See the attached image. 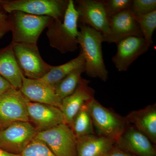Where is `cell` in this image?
<instances>
[{"instance_id": "e0dca14e", "label": "cell", "mask_w": 156, "mask_h": 156, "mask_svg": "<svg viewBox=\"0 0 156 156\" xmlns=\"http://www.w3.org/2000/svg\"><path fill=\"white\" fill-rule=\"evenodd\" d=\"M128 124L145 134L154 144H156V105L133 111L126 117Z\"/></svg>"}, {"instance_id": "277c9868", "label": "cell", "mask_w": 156, "mask_h": 156, "mask_svg": "<svg viewBox=\"0 0 156 156\" xmlns=\"http://www.w3.org/2000/svg\"><path fill=\"white\" fill-rule=\"evenodd\" d=\"M87 105L97 135L116 141L129 124L126 117L105 107L95 98Z\"/></svg>"}, {"instance_id": "5b68a950", "label": "cell", "mask_w": 156, "mask_h": 156, "mask_svg": "<svg viewBox=\"0 0 156 156\" xmlns=\"http://www.w3.org/2000/svg\"><path fill=\"white\" fill-rule=\"evenodd\" d=\"M69 0H14L1 1L6 12L19 11L37 16H50L63 20Z\"/></svg>"}, {"instance_id": "8992f818", "label": "cell", "mask_w": 156, "mask_h": 156, "mask_svg": "<svg viewBox=\"0 0 156 156\" xmlns=\"http://www.w3.org/2000/svg\"><path fill=\"white\" fill-rule=\"evenodd\" d=\"M35 139L44 143L56 156H76L77 139L65 123L37 132Z\"/></svg>"}, {"instance_id": "d4e9b609", "label": "cell", "mask_w": 156, "mask_h": 156, "mask_svg": "<svg viewBox=\"0 0 156 156\" xmlns=\"http://www.w3.org/2000/svg\"><path fill=\"white\" fill-rule=\"evenodd\" d=\"M109 19L122 11L130 9L132 0H103Z\"/></svg>"}, {"instance_id": "7c38bea8", "label": "cell", "mask_w": 156, "mask_h": 156, "mask_svg": "<svg viewBox=\"0 0 156 156\" xmlns=\"http://www.w3.org/2000/svg\"><path fill=\"white\" fill-rule=\"evenodd\" d=\"M117 50L112 61L119 72L128 70L140 56L147 52L151 45L143 37L131 36L116 44Z\"/></svg>"}, {"instance_id": "603a6c76", "label": "cell", "mask_w": 156, "mask_h": 156, "mask_svg": "<svg viewBox=\"0 0 156 156\" xmlns=\"http://www.w3.org/2000/svg\"><path fill=\"white\" fill-rule=\"evenodd\" d=\"M135 17L143 37L151 45L153 44V35L156 29V11L145 15L135 16Z\"/></svg>"}, {"instance_id": "9a60e30c", "label": "cell", "mask_w": 156, "mask_h": 156, "mask_svg": "<svg viewBox=\"0 0 156 156\" xmlns=\"http://www.w3.org/2000/svg\"><path fill=\"white\" fill-rule=\"evenodd\" d=\"M90 82L81 78L75 91L62 100L60 109L63 113L65 124L70 128L73 119L81 108L95 98V91L89 86Z\"/></svg>"}, {"instance_id": "7402d4cb", "label": "cell", "mask_w": 156, "mask_h": 156, "mask_svg": "<svg viewBox=\"0 0 156 156\" xmlns=\"http://www.w3.org/2000/svg\"><path fill=\"white\" fill-rule=\"evenodd\" d=\"M85 72V64L74 70L62 80L54 88L56 95L62 100L72 94L77 87L83 73Z\"/></svg>"}, {"instance_id": "cb8c5ba5", "label": "cell", "mask_w": 156, "mask_h": 156, "mask_svg": "<svg viewBox=\"0 0 156 156\" xmlns=\"http://www.w3.org/2000/svg\"><path fill=\"white\" fill-rule=\"evenodd\" d=\"M20 155L21 156H56L44 143L35 138Z\"/></svg>"}, {"instance_id": "9c48e42d", "label": "cell", "mask_w": 156, "mask_h": 156, "mask_svg": "<svg viewBox=\"0 0 156 156\" xmlns=\"http://www.w3.org/2000/svg\"><path fill=\"white\" fill-rule=\"evenodd\" d=\"M30 122H17L0 131V147L11 153L20 154L37 134Z\"/></svg>"}, {"instance_id": "8fae6325", "label": "cell", "mask_w": 156, "mask_h": 156, "mask_svg": "<svg viewBox=\"0 0 156 156\" xmlns=\"http://www.w3.org/2000/svg\"><path fill=\"white\" fill-rule=\"evenodd\" d=\"M131 36L143 37L135 15L129 9L109 18L108 32L103 36V42L117 44Z\"/></svg>"}, {"instance_id": "30bf717a", "label": "cell", "mask_w": 156, "mask_h": 156, "mask_svg": "<svg viewBox=\"0 0 156 156\" xmlns=\"http://www.w3.org/2000/svg\"><path fill=\"white\" fill-rule=\"evenodd\" d=\"M79 13V23L85 24L105 35L109 30V18L103 1L77 0L74 2Z\"/></svg>"}, {"instance_id": "4fadbf2b", "label": "cell", "mask_w": 156, "mask_h": 156, "mask_svg": "<svg viewBox=\"0 0 156 156\" xmlns=\"http://www.w3.org/2000/svg\"><path fill=\"white\" fill-rule=\"evenodd\" d=\"M115 145L133 155L156 156L155 148L150 140L131 124H128Z\"/></svg>"}, {"instance_id": "7a4b0ae2", "label": "cell", "mask_w": 156, "mask_h": 156, "mask_svg": "<svg viewBox=\"0 0 156 156\" xmlns=\"http://www.w3.org/2000/svg\"><path fill=\"white\" fill-rule=\"evenodd\" d=\"M80 28L78 44L85 58V72L90 77L98 78L106 82L108 71L103 59L102 34L88 26L78 23Z\"/></svg>"}, {"instance_id": "44dd1931", "label": "cell", "mask_w": 156, "mask_h": 156, "mask_svg": "<svg viewBox=\"0 0 156 156\" xmlns=\"http://www.w3.org/2000/svg\"><path fill=\"white\" fill-rule=\"evenodd\" d=\"M87 104L82 107L78 112L71 126L77 139L87 135L95 134Z\"/></svg>"}, {"instance_id": "ac0fdd59", "label": "cell", "mask_w": 156, "mask_h": 156, "mask_svg": "<svg viewBox=\"0 0 156 156\" xmlns=\"http://www.w3.org/2000/svg\"><path fill=\"white\" fill-rule=\"evenodd\" d=\"M0 75L14 89L20 90L23 75L17 64L12 45L0 49Z\"/></svg>"}, {"instance_id": "5bb4252c", "label": "cell", "mask_w": 156, "mask_h": 156, "mask_svg": "<svg viewBox=\"0 0 156 156\" xmlns=\"http://www.w3.org/2000/svg\"><path fill=\"white\" fill-rule=\"evenodd\" d=\"M27 107L29 121L34 123L37 132L65 123L63 113L56 107L30 101Z\"/></svg>"}, {"instance_id": "f546056e", "label": "cell", "mask_w": 156, "mask_h": 156, "mask_svg": "<svg viewBox=\"0 0 156 156\" xmlns=\"http://www.w3.org/2000/svg\"><path fill=\"white\" fill-rule=\"evenodd\" d=\"M0 156H21L20 154H16L6 151L0 147Z\"/></svg>"}, {"instance_id": "2e32d148", "label": "cell", "mask_w": 156, "mask_h": 156, "mask_svg": "<svg viewBox=\"0 0 156 156\" xmlns=\"http://www.w3.org/2000/svg\"><path fill=\"white\" fill-rule=\"evenodd\" d=\"M23 95L31 102L44 104L61 108L62 99L52 87L40 79H31L23 76L21 88Z\"/></svg>"}, {"instance_id": "484cf974", "label": "cell", "mask_w": 156, "mask_h": 156, "mask_svg": "<svg viewBox=\"0 0 156 156\" xmlns=\"http://www.w3.org/2000/svg\"><path fill=\"white\" fill-rule=\"evenodd\" d=\"M130 9L135 16L149 14L156 11V1L132 0Z\"/></svg>"}, {"instance_id": "4316f807", "label": "cell", "mask_w": 156, "mask_h": 156, "mask_svg": "<svg viewBox=\"0 0 156 156\" xmlns=\"http://www.w3.org/2000/svg\"><path fill=\"white\" fill-rule=\"evenodd\" d=\"M11 29L12 27L9 19V16L0 10V39L6 34L11 31Z\"/></svg>"}, {"instance_id": "ba28073f", "label": "cell", "mask_w": 156, "mask_h": 156, "mask_svg": "<svg viewBox=\"0 0 156 156\" xmlns=\"http://www.w3.org/2000/svg\"><path fill=\"white\" fill-rule=\"evenodd\" d=\"M28 101L20 90L13 87L0 95V131L14 123L30 122Z\"/></svg>"}, {"instance_id": "3957f363", "label": "cell", "mask_w": 156, "mask_h": 156, "mask_svg": "<svg viewBox=\"0 0 156 156\" xmlns=\"http://www.w3.org/2000/svg\"><path fill=\"white\" fill-rule=\"evenodd\" d=\"M9 16L12 27L11 44L37 45L39 37L53 19L50 16H37L16 11Z\"/></svg>"}, {"instance_id": "d6986e66", "label": "cell", "mask_w": 156, "mask_h": 156, "mask_svg": "<svg viewBox=\"0 0 156 156\" xmlns=\"http://www.w3.org/2000/svg\"><path fill=\"white\" fill-rule=\"evenodd\" d=\"M76 156H102L115 145V141L91 134L78 138Z\"/></svg>"}, {"instance_id": "52a82bcc", "label": "cell", "mask_w": 156, "mask_h": 156, "mask_svg": "<svg viewBox=\"0 0 156 156\" xmlns=\"http://www.w3.org/2000/svg\"><path fill=\"white\" fill-rule=\"evenodd\" d=\"M11 44L18 66L25 77L41 79L52 68L53 66L42 58L37 45Z\"/></svg>"}, {"instance_id": "83f0119b", "label": "cell", "mask_w": 156, "mask_h": 156, "mask_svg": "<svg viewBox=\"0 0 156 156\" xmlns=\"http://www.w3.org/2000/svg\"><path fill=\"white\" fill-rule=\"evenodd\" d=\"M102 156H134V155L115 145Z\"/></svg>"}, {"instance_id": "f1b7e54d", "label": "cell", "mask_w": 156, "mask_h": 156, "mask_svg": "<svg viewBox=\"0 0 156 156\" xmlns=\"http://www.w3.org/2000/svg\"><path fill=\"white\" fill-rule=\"evenodd\" d=\"M12 88L11 84L0 75V95Z\"/></svg>"}, {"instance_id": "4dcf8cb0", "label": "cell", "mask_w": 156, "mask_h": 156, "mask_svg": "<svg viewBox=\"0 0 156 156\" xmlns=\"http://www.w3.org/2000/svg\"></svg>"}, {"instance_id": "ffe728a7", "label": "cell", "mask_w": 156, "mask_h": 156, "mask_svg": "<svg viewBox=\"0 0 156 156\" xmlns=\"http://www.w3.org/2000/svg\"><path fill=\"white\" fill-rule=\"evenodd\" d=\"M84 64L85 58L83 53L81 50L76 58L61 65L52 66L51 69L40 80L54 89L56 85L70 73Z\"/></svg>"}, {"instance_id": "6da1fadb", "label": "cell", "mask_w": 156, "mask_h": 156, "mask_svg": "<svg viewBox=\"0 0 156 156\" xmlns=\"http://www.w3.org/2000/svg\"><path fill=\"white\" fill-rule=\"evenodd\" d=\"M78 22L74 1L69 0L63 20L53 18L47 27L50 46L62 53L75 51L79 45Z\"/></svg>"}]
</instances>
